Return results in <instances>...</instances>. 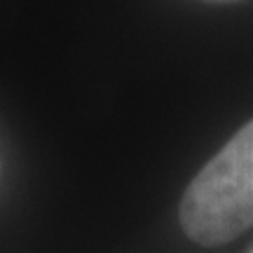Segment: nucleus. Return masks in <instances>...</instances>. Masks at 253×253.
Listing matches in <instances>:
<instances>
[{
    "instance_id": "1",
    "label": "nucleus",
    "mask_w": 253,
    "mask_h": 253,
    "mask_svg": "<svg viewBox=\"0 0 253 253\" xmlns=\"http://www.w3.org/2000/svg\"><path fill=\"white\" fill-rule=\"evenodd\" d=\"M178 216L183 232L204 246L227 244L253 225V120L192 178Z\"/></svg>"
},
{
    "instance_id": "2",
    "label": "nucleus",
    "mask_w": 253,
    "mask_h": 253,
    "mask_svg": "<svg viewBox=\"0 0 253 253\" xmlns=\"http://www.w3.org/2000/svg\"><path fill=\"white\" fill-rule=\"evenodd\" d=\"M207 2H235V0H207Z\"/></svg>"
},
{
    "instance_id": "3",
    "label": "nucleus",
    "mask_w": 253,
    "mask_h": 253,
    "mask_svg": "<svg viewBox=\"0 0 253 253\" xmlns=\"http://www.w3.org/2000/svg\"><path fill=\"white\" fill-rule=\"evenodd\" d=\"M251 251H253V249H251Z\"/></svg>"
}]
</instances>
